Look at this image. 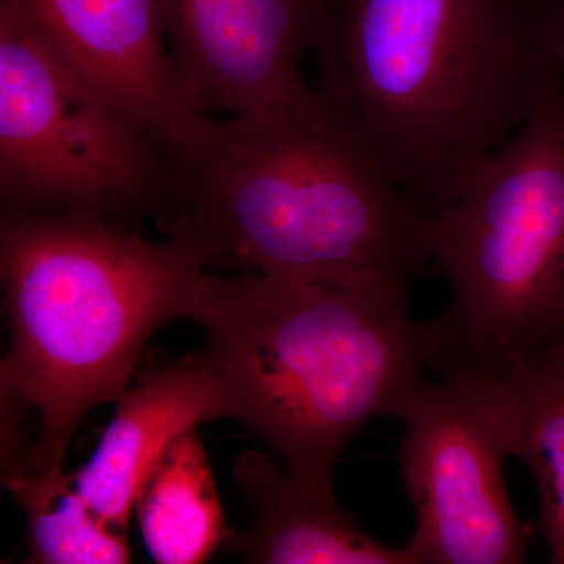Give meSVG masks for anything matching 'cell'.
I'll use <instances>...</instances> for the list:
<instances>
[{"label": "cell", "mask_w": 564, "mask_h": 564, "mask_svg": "<svg viewBox=\"0 0 564 564\" xmlns=\"http://www.w3.org/2000/svg\"><path fill=\"white\" fill-rule=\"evenodd\" d=\"M159 228L204 265L337 289L406 291L426 217L325 93L214 120L163 148Z\"/></svg>", "instance_id": "6da1fadb"}, {"label": "cell", "mask_w": 564, "mask_h": 564, "mask_svg": "<svg viewBox=\"0 0 564 564\" xmlns=\"http://www.w3.org/2000/svg\"><path fill=\"white\" fill-rule=\"evenodd\" d=\"M562 0H340L321 85L425 217L563 84Z\"/></svg>", "instance_id": "7a4b0ae2"}, {"label": "cell", "mask_w": 564, "mask_h": 564, "mask_svg": "<svg viewBox=\"0 0 564 564\" xmlns=\"http://www.w3.org/2000/svg\"><path fill=\"white\" fill-rule=\"evenodd\" d=\"M187 321L231 417L267 441L307 488L334 496L347 445L377 417L399 419L423 383L462 356L451 311L410 315L406 291L337 289L259 273L198 274Z\"/></svg>", "instance_id": "3957f363"}, {"label": "cell", "mask_w": 564, "mask_h": 564, "mask_svg": "<svg viewBox=\"0 0 564 564\" xmlns=\"http://www.w3.org/2000/svg\"><path fill=\"white\" fill-rule=\"evenodd\" d=\"M204 270L191 245L150 242L106 218L3 214L10 350L0 377L39 415L40 458L63 467L84 415L120 399L147 340L187 315Z\"/></svg>", "instance_id": "277c9868"}, {"label": "cell", "mask_w": 564, "mask_h": 564, "mask_svg": "<svg viewBox=\"0 0 564 564\" xmlns=\"http://www.w3.org/2000/svg\"><path fill=\"white\" fill-rule=\"evenodd\" d=\"M463 358L503 370L564 337V82L426 217Z\"/></svg>", "instance_id": "5b68a950"}, {"label": "cell", "mask_w": 564, "mask_h": 564, "mask_svg": "<svg viewBox=\"0 0 564 564\" xmlns=\"http://www.w3.org/2000/svg\"><path fill=\"white\" fill-rule=\"evenodd\" d=\"M162 148L63 61L13 0H0L3 214L120 223L159 207Z\"/></svg>", "instance_id": "8992f818"}, {"label": "cell", "mask_w": 564, "mask_h": 564, "mask_svg": "<svg viewBox=\"0 0 564 564\" xmlns=\"http://www.w3.org/2000/svg\"><path fill=\"white\" fill-rule=\"evenodd\" d=\"M399 463L417 514L413 534L432 564L524 562L529 529L503 477L513 456L514 411L505 370L454 358L437 383L404 403Z\"/></svg>", "instance_id": "52a82bcc"}, {"label": "cell", "mask_w": 564, "mask_h": 564, "mask_svg": "<svg viewBox=\"0 0 564 564\" xmlns=\"http://www.w3.org/2000/svg\"><path fill=\"white\" fill-rule=\"evenodd\" d=\"M163 31L198 109L252 113L307 90L300 74L340 0H158Z\"/></svg>", "instance_id": "ba28073f"}, {"label": "cell", "mask_w": 564, "mask_h": 564, "mask_svg": "<svg viewBox=\"0 0 564 564\" xmlns=\"http://www.w3.org/2000/svg\"><path fill=\"white\" fill-rule=\"evenodd\" d=\"M52 50L166 148L195 115L158 0H13Z\"/></svg>", "instance_id": "9c48e42d"}, {"label": "cell", "mask_w": 564, "mask_h": 564, "mask_svg": "<svg viewBox=\"0 0 564 564\" xmlns=\"http://www.w3.org/2000/svg\"><path fill=\"white\" fill-rule=\"evenodd\" d=\"M118 400L90 462L74 475L93 510L128 529L140 486L169 445L199 423L231 417V406L199 352L148 370Z\"/></svg>", "instance_id": "30bf717a"}, {"label": "cell", "mask_w": 564, "mask_h": 564, "mask_svg": "<svg viewBox=\"0 0 564 564\" xmlns=\"http://www.w3.org/2000/svg\"><path fill=\"white\" fill-rule=\"evenodd\" d=\"M234 478L250 503L252 525L237 547L259 564H421V545L389 547L359 529L336 497L314 491L262 452L234 463Z\"/></svg>", "instance_id": "8fae6325"}, {"label": "cell", "mask_w": 564, "mask_h": 564, "mask_svg": "<svg viewBox=\"0 0 564 564\" xmlns=\"http://www.w3.org/2000/svg\"><path fill=\"white\" fill-rule=\"evenodd\" d=\"M22 419L2 423V480L28 514L29 563L131 562L126 529L104 521L85 500L76 475L40 458Z\"/></svg>", "instance_id": "7c38bea8"}, {"label": "cell", "mask_w": 564, "mask_h": 564, "mask_svg": "<svg viewBox=\"0 0 564 564\" xmlns=\"http://www.w3.org/2000/svg\"><path fill=\"white\" fill-rule=\"evenodd\" d=\"M144 544L155 563L198 564L234 536L196 429L169 445L135 499Z\"/></svg>", "instance_id": "4fadbf2b"}, {"label": "cell", "mask_w": 564, "mask_h": 564, "mask_svg": "<svg viewBox=\"0 0 564 564\" xmlns=\"http://www.w3.org/2000/svg\"><path fill=\"white\" fill-rule=\"evenodd\" d=\"M513 395V456L536 478L541 529L564 564V355L544 350L503 369Z\"/></svg>", "instance_id": "5bb4252c"}, {"label": "cell", "mask_w": 564, "mask_h": 564, "mask_svg": "<svg viewBox=\"0 0 564 564\" xmlns=\"http://www.w3.org/2000/svg\"><path fill=\"white\" fill-rule=\"evenodd\" d=\"M552 40H554V51L560 65L564 69V0L556 10L554 31H552Z\"/></svg>", "instance_id": "9a60e30c"}, {"label": "cell", "mask_w": 564, "mask_h": 564, "mask_svg": "<svg viewBox=\"0 0 564 564\" xmlns=\"http://www.w3.org/2000/svg\"><path fill=\"white\" fill-rule=\"evenodd\" d=\"M545 350L562 352V355H564V337H562V339L560 340H556V343L554 345H551V347L545 348Z\"/></svg>", "instance_id": "2e32d148"}]
</instances>
